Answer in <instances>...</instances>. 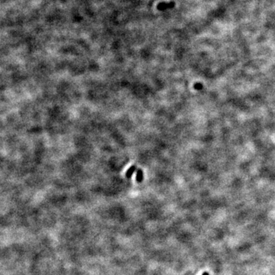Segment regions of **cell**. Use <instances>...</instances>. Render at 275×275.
Here are the masks:
<instances>
[{
  "mask_svg": "<svg viewBox=\"0 0 275 275\" xmlns=\"http://www.w3.org/2000/svg\"><path fill=\"white\" fill-rule=\"evenodd\" d=\"M175 6V3L174 2H171L169 3H165V2H161L160 4L157 5V9L160 11L166 10L167 9H171V8H174V6Z\"/></svg>",
  "mask_w": 275,
  "mask_h": 275,
  "instance_id": "obj_1",
  "label": "cell"
},
{
  "mask_svg": "<svg viewBox=\"0 0 275 275\" xmlns=\"http://www.w3.org/2000/svg\"><path fill=\"white\" fill-rule=\"evenodd\" d=\"M135 170H136L135 167H134V166L131 167H130L129 169L128 170V171H127L126 177H128V178H130V177H131V176L132 175V174H133V173H134V171Z\"/></svg>",
  "mask_w": 275,
  "mask_h": 275,
  "instance_id": "obj_2",
  "label": "cell"
},
{
  "mask_svg": "<svg viewBox=\"0 0 275 275\" xmlns=\"http://www.w3.org/2000/svg\"><path fill=\"white\" fill-rule=\"evenodd\" d=\"M142 177H143V173H142L141 170H138L137 172V181L141 182L142 180Z\"/></svg>",
  "mask_w": 275,
  "mask_h": 275,
  "instance_id": "obj_3",
  "label": "cell"
},
{
  "mask_svg": "<svg viewBox=\"0 0 275 275\" xmlns=\"http://www.w3.org/2000/svg\"><path fill=\"white\" fill-rule=\"evenodd\" d=\"M203 275H209V274L208 273H206V272H205V273H203Z\"/></svg>",
  "mask_w": 275,
  "mask_h": 275,
  "instance_id": "obj_4",
  "label": "cell"
}]
</instances>
